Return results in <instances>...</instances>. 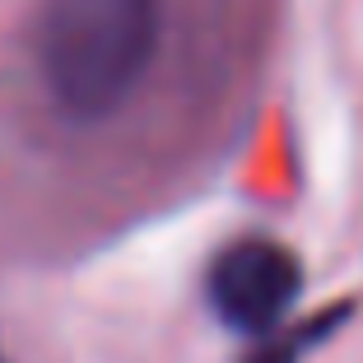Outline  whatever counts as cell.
I'll list each match as a JSON object with an SVG mask.
<instances>
[{
    "label": "cell",
    "instance_id": "obj_1",
    "mask_svg": "<svg viewBox=\"0 0 363 363\" xmlns=\"http://www.w3.org/2000/svg\"><path fill=\"white\" fill-rule=\"evenodd\" d=\"M163 0H43L33 56L52 103L75 121H103L150 75Z\"/></svg>",
    "mask_w": 363,
    "mask_h": 363
},
{
    "label": "cell",
    "instance_id": "obj_2",
    "mask_svg": "<svg viewBox=\"0 0 363 363\" xmlns=\"http://www.w3.org/2000/svg\"><path fill=\"white\" fill-rule=\"evenodd\" d=\"M303 294V261L284 242L270 238H242L224 247L210 266V303L224 326L242 335L275 331L284 312Z\"/></svg>",
    "mask_w": 363,
    "mask_h": 363
},
{
    "label": "cell",
    "instance_id": "obj_3",
    "mask_svg": "<svg viewBox=\"0 0 363 363\" xmlns=\"http://www.w3.org/2000/svg\"><path fill=\"white\" fill-rule=\"evenodd\" d=\"M303 345H308V335H294V340H270V345H261L257 354H252V359L247 363H298V350Z\"/></svg>",
    "mask_w": 363,
    "mask_h": 363
},
{
    "label": "cell",
    "instance_id": "obj_4",
    "mask_svg": "<svg viewBox=\"0 0 363 363\" xmlns=\"http://www.w3.org/2000/svg\"><path fill=\"white\" fill-rule=\"evenodd\" d=\"M0 363H5V359H0Z\"/></svg>",
    "mask_w": 363,
    "mask_h": 363
}]
</instances>
